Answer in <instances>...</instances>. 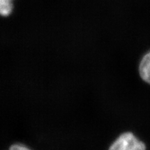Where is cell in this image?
I'll list each match as a JSON object with an SVG mask.
<instances>
[{"label":"cell","instance_id":"3957f363","mask_svg":"<svg viewBox=\"0 0 150 150\" xmlns=\"http://www.w3.org/2000/svg\"><path fill=\"white\" fill-rule=\"evenodd\" d=\"M12 0H0V12L3 16H7L11 14L13 9Z\"/></svg>","mask_w":150,"mask_h":150},{"label":"cell","instance_id":"7a4b0ae2","mask_svg":"<svg viewBox=\"0 0 150 150\" xmlns=\"http://www.w3.org/2000/svg\"><path fill=\"white\" fill-rule=\"evenodd\" d=\"M140 76L143 80L150 84V51L144 54L139 66Z\"/></svg>","mask_w":150,"mask_h":150},{"label":"cell","instance_id":"277c9868","mask_svg":"<svg viewBox=\"0 0 150 150\" xmlns=\"http://www.w3.org/2000/svg\"><path fill=\"white\" fill-rule=\"evenodd\" d=\"M9 150H30V149L23 144H15L11 145L10 148H9Z\"/></svg>","mask_w":150,"mask_h":150},{"label":"cell","instance_id":"6da1fadb","mask_svg":"<svg viewBox=\"0 0 150 150\" xmlns=\"http://www.w3.org/2000/svg\"><path fill=\"white\" fill-rule=\"evenodd\" d=\"M108 150H146V146L132 133L126 132L115 139Z\"/></svg>","mask_w":150,"mask_h":150}]
</instances>
